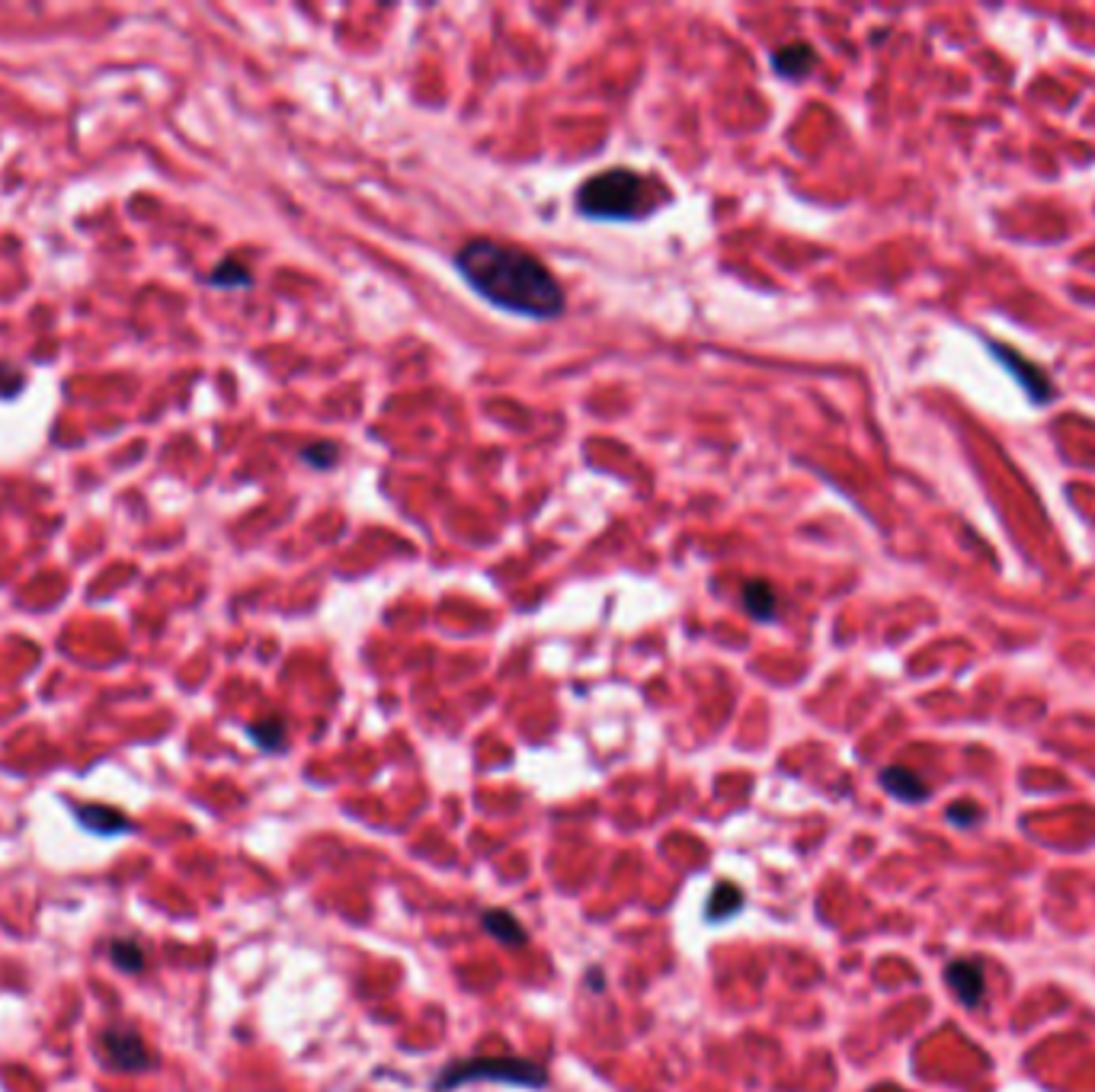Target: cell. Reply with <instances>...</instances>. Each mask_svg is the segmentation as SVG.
Masks as SVG:
<instances>
[{"instance_id": "cell-1", "label": "cell", "mask_w": 1095, "mask_h": 1092, "mask_svg": "<svg viewBox=\"0 0 1095 1092\" xmlns=\"http://www.w3.org/2000/svg\"><path fill=\"white\" fill-rule=\"evenodd\" d=\"M458 276L493 308L528 320H551L568 308V295L539 257L490 238L465 241L455 257Z\"/></svg>"}, {"instance_id": "cell-2", "label": "cell", "mask_w": 1095, "mask_h": 1092, "mask_svg": "<svg viewBox=\"0 0 1095 1092\" xmlns=\"http://www.w3.org/2000/svg\"><path fill=\"white\" fill-rule=\"evenodd\" d=\"M657 190L654 176L612 167L580 183L574 209L593 221H641L657 209Z\"/></svg>"}, {"instance_id": "cell-3", "label": "cell", "mask_w": 1095, "mask_h": 1092, "mask_svg": "<svg viewBox=\"0 0 1095 1092\" xmlns=\"http://www.w3.org/2000/svg\"><path fill=\"white\" fill-rule=\"evenodd\" d=\"M475 1080H497V1083H516L525 1089H542L548 1083V1070L522 1057H471V1060H458L446 1073H439L433 1089L449 1092L458 1089L461 1083H475Z\"/></svg>"}, {"instance_id": "cell-4", "label": "cell", "mask_w": 1095, "mask_h": 1092, "mask_svg": "<svg viewBox=\"0 0 1095 1092\" xmlns=\"http://www.w3.org/2000/svg\"><path fill=\"white\" fill-rule=\"evenodd\" d=\"M100 1051L112 1070L138 1073V1070L151 1067V1054H147L141 1035L132 1025H106L100 1031Z\"/></svg>"}, {"instance_id": "cell-5", "label": "cell", "mask_w": 1095, "mask_h": 1092, "mask_svg": "<svg viewBox=\"0 0 1095 1092\" xmlns=\"http://www.w3.org/2000/svg\"><path fill=\"white\" fill-rule=\"evenodd\" d=\"M987 349L993 352V356H996L1005 369L1016 375V381L1025 388V395H1028L1031 404H1048V401L1054 398L1051 378H1048L1038 366H1034V363H1028L1022 352L1010 349L1005 343H993V340H987Z\"/></svg>"}, {"instance_id": "cell-6", "label": "cell", "mask_w": 1095, "mask_h": 1092, "mask_svg": "<svg viewBox=\"0 0 1095 1092\" xmlns=\"http://www.w3.org/2000/svg\"><path fill=\"white\" fill-rule=\"evenodd\" d=\"M945 981H949L952 993L964 1002L967 1010H977L984 1002L987 993V978H984V964L981 961H967L958 958L945 967Z\"/></svg>"}, {"instance_id": "cell-7", "label": "cell", "mask_w": 1095, "mask_h": 1092, "mask_svg": "<svg viewBox=\"0 0 1095 1092\" xmlns=\"http://www.w3.org/2000/svg\"><path fill=\"white\" fill-rule=\"evenodd\" d=\"M817 68V52L811 42H788L773 52V71L785 80H801Z\"/></svg>"}, {"instance_id": "cell-8", "label": "cell", "mask_w": 1095, "mask_h": 1092, "mask_svg": "<svg viewBox=\"0 0 1095 1092\" xmlns=\"http://www.w3.org/2000/svg\"><path fill=\"white\" fill-rule=\"evenodd\" d=\"M881 785L884 791H891L894 798L906 801V805H920L929 798V788L926 782L916 776L913 770H906V765H887V770H881Z\"/></svg>"}, {"instance_id": "cell-9", "label": "cell", "mask_w": 1095, "mask_h": 1092, "mask_svg": "<svg viewBox=\"0 0 1095 1092\" xmlns=\"http://www.w3.org/2000/svg\"><path fill=\"white\" fill-rule=\"evenodd\" d=\"M77 820L87 826L91 833H103V837H115L123 830H132V820L126 814H119L115 808H103V805H83L77 808Z\"/></svg>"}, {"instance_id": "cell-10", "label": "cell", "mask_w": 1095, "mask_h": 1092, "mask_svg": "<svg viewBox=\"0 0 1095 1092\" xmlns=\"http://www.w3.org/2000/svg\"><path fill=\"white\" fill-rule=\"evenodd\" d=\"M481 926H484L487 935H493L497 942H503V946H513V949H516V946H525V942H528L522 923L513 917V913H507V910H487L484 917H481Z\"/></svg>"}, {"instance_id": "cell-11", "label": "cell", "mask_w": 1095, "mask_h": 1092, "mask_svg": "<svg viewBox=\"0 0 1095 1092\" xmlns=\"http://www.w3.org/2000/svg\"><path fill=\"white\" fill-rule=\"evenodd\" d=\"M776 606H779V600H776V589L768 580H747L744 583V609L753 618L768 622V618L776 615Z\"/></svg>"}, {"instance_id": "cell-12", "label": "cell", "mask_w": 1095, "mask_h": 1092, "mask_svg": "<svg viewBox=\"0 0 1095 1092\" xmlns=\"http://www.w3.org/2000/svg\"><path fill=\"white\" fill-rule=\"evenodd\" d=\"M740 907H744V891L730 881H718L712 897H708L705 913H708V920L718 923V920H727V917H733V913H740Z\"/></svg>"}, {"instance_id": "cell-13", "label": "cell", "mask_w": 1095, "mask_h": 1092, "mask_svg": "<svg viewBox=\"0 0 1095 1092\" xmlns=\"http://www.w3.org/2000/svg\"><path fill=\"white\" fill-rule=\"evenodd\" d=\"M247 733H250V741H253L256 747L270 750V753H279V750L285 747V721H282V718L253 721V724L247 727Z\"/></svg>"}, {"instance_id": "cell-14", "label": "cell", "mask_w": 1095, "mask_h": 1092, "mask_svg": "<svg viewBox=\"0 0 1095 1092\" xmlns=\"http://www.w3.org/2000/svg\"><path fill=\"white\" fill-rule=\"evenodd\" d=\"M209 282L218 285V288H247V285L253 282V273L244 267L241 260H225V263H218V267L212 270Z\"/></svg>"}, {"instance_id": "cell-15", "label": "cell", "mask_w": 1095, "mask_h": 1092, "mask_svg": "<svg viewBox=\"0 0 1095 1092\" xmlns=\"http://www.w3.org/2000/svg\"><path fill=\"white\" fill-rule=\"evenodd\" d=\"M109 958H112V964L119 967V970H129V974L144 970V949L138 946V942H132V939L112 942V946H109Z\"/></svg>"}, {"instance_id": "cell-16", "label": "cell", "mask_w": 1095, "mask_h": 1092, "mask_svg": "<svg viewBox=\"0 0 1095 1092\" xmlns=\"http://www.w3.org/2000/svg\"><path fill=\"white\" fill-rule=\"evenodd\" d=\"M337 458H340V446H337V442H328V439L311 442V446L302 449V462L317 468V471H331L337 465Z\"/></svg>"}, {"instance_id": "cell-17", "label": "cell", "mask_w": 1095, "mask_h": 1092, "mask_svg": "<svg viewBox=\"0 0 1095 1092\" xmlns=\"http://www.w3.org/2000/svg\"><path fill=\"white\" fill-rule=\"evenodd\" d=\"M949 820H952V823H958V826H964V823L981 820V814H977L973 808H970V811H961V805H955V808H949Z\"/></svg>"}, {"instance_id": "cell-18", "label": "cell", "mask_w": 1095, "mask_h": 1092, "mask_svg": "<svg viewBox=\"0 0 1095 1092\" xmlns=\"http://www.w3.org/2000/svg\"><path fill=\"white\" fill-rule=\"evenodd\" d=\"M878 1092H887V1089H878Z\"/></svg>"}]
</instances>
